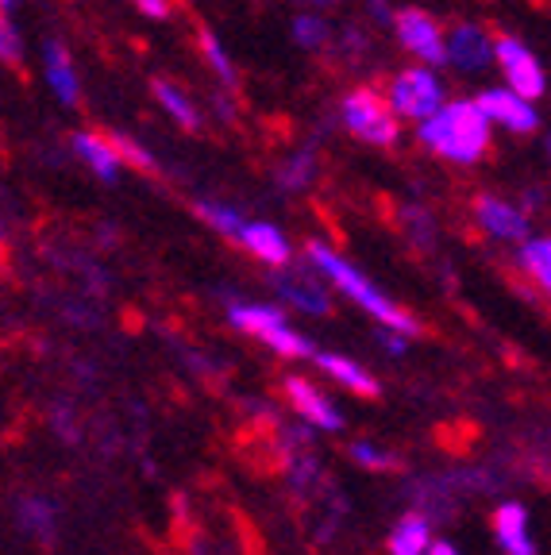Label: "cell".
<instances>
[{
	"mask_svg": "<svg viewBox=\"0 0 551 555\" xmlns=\"http://www.w3.org/2000/svg\"><path fill=\"white\" fill-rule=\"evenodd\" d=\"M490 120L474 101H448L439 113H432L424 124H417V139L432 155L448 158V163L471 166L490 151Z\"/></svg>",
	"mask_w": 551,
	"mask_h": 555,
	"instance_id": "6da1fadb",
	"label": "cell"
},
{
	"mask_svg": "<svg viewBox=\"0 0 551 555\" xmlns=\"http://www.w3.org/2000/svg\"><path fill=\"white\" fill-rule=\"evenodd\" d=\"M309 262L317 267L320 278H328V282H332L336 289H344V294L351 297L359 309H367L374 321L386 324V332H397V336H406V339L417 336V321H413V317H409L406 309H397V305L389 301L382 289H374L371 282H367V278H362L347 259H339V255L332 251L328 243H317V240L309 243Z\"/></svg>",
	"mask_w": 551,
	"mask_h": 555,
	"instance_id": "7a4b0ae2",
	"label": "cell"
},
{
	"mask_svg": "<svg viewBox=\"0 0 551 555\" xmlns=\"http://www.w3.org/2000/svg\"><path fill=\"white\" fill-rule=\"evenodd\" d=\"M228 321H232V328L247 332V336H255V339H262L267 347H274L278 356H285V359H309L312 356L309 339L293 328V324L285 321V312L274 309V305L240 301V305H232V309H228Z\"/></svg>",
	"mask_w": 551,
	"mask_h": 555,
	"instance_id": "3957f363",
	"label": "cell"
},
{
	"mask_svg": "<svg viewBox=\"0 0 551 555\" xmlns=\"http://www.w3.org/2000/svg\"><path fill=\"white\" fill-rule=\"evenodd\" d=\"M386 104H389V113L397 116V124L401 120L424 124L432 113H439V108L448 104V89H444V81H439L428 66H409V69H401V74H394Z\"/></svg>",
	"mask_w": 551,
	"mask_h": 555,
	"instance_id": "277c9868",
	"label": "cell"
},
{
	"mask_svg": "<svg viewBox=\"0 0 551 555\" xmlns=\"http://www.w3.org/2000/svg\"><path fill=\"white\" fill-rule=\"evenodd\" d=\"M339 120L355 139L371 143V147H389L397 143V116L389 113V104L374 89H351L339 101Z\"/></svg>",
	"mask_w": 551,
	"mask_h": 555,
	"instance_id": "5b68a950",
	"label": "cell"
},
{
	"mask_svg": "<svg viewBox=\"0 0 551 555\" xmlns=\"http://www.w3.org/2000/svg\"><path fill=\"white\" fill-rule=\"evenodd\" d=\"M494 62H498L509 93L525 96V101H533V104L548 93V74H543L540 59H536L533 47H525L521 39H513V35L494 39Z\"/></svg>",
	"mask_w": 551,
	"mask_h": 555,
	"instance_id": "8992f818",
	"label": "cell"
},
{
	"mask_svg": "<svg viewBox=\"0 0 551 555\" xmlns=\"http://www.w3.org/2000/svg\"><path fill=\"white\" fill-rule=\"evenodd\" d=\"M394 31H397V43L406 47L413 59H421L424 66H444V27L421 9H401L394 12Z\"/></svg>",
	"mask_w": 551,
	"mask_h": 555,
	"instance_id": "52a82bcc",
	"label": "cell"
},
{
	"mask_svg": "<svg viewBox=\"0 0 551 555\" xmlns=\"http://www.w3.org/2000/svg\"><path fill=\"white\" fill-rule=\"evenodd\" d=\"M478 108H483V116L490 120V128H505L513 131V135H533L536 128H540V113H536V104L525 101V96L509 93V89H486L483 96H478Z\"/></svg>",
	"mask_w": 551,
	"mask_h": 555,
	"instance_id": "ba28073f",
	"label": "cell"
},
{
	"mask_svg": "<svg viewBox=\"0 0 551 555\" xmlns=\"http://www.w3.org/2000/svg\"><path fill=\"white\" fill-rule=\"evenodd\" d=\"M444 62L463 74H478L494 62V39L478 24H456L444 31Z\"/></svg>",
	"mask_w": 551,
	"mask_h": 555,
	"instance_id": "9c48e42d",
	"label": "cell"
},
{
	"mask_svg": "<svg viewBox=\"0 0 551 555\" xmlns=\"http://www.w3.org/2000/svg\"><path fill=\"white\" fill-rule=\"evenodd\" d=\"M474 217H478L486 235H494V240H501V243H525L528 235H533L525 208L513 205V201L490 197V193L474 201Z\"/></svg>",
	"mask_w": 551,
	"mask_h": 555,
	"instance_id": "30bf717a",
	"label": "cell"
},
{
	"mask_svg": "<svg viewBox=\"0 0 551 555\" xmlns=\"http://www.w3.org/2000/svg\"><path fill=\"white\" fill-rule=\"evenodd\" d=\"M235 240H240L259 262H267V267H274V270L290 267V240H285L282 228H274L270 220H243Z\"/></svg>",
	"mask_w": 551,
	"mask_h": 555,
	"instance_id": "8fae6325",
	"label": "cell"
},
{
	"mask_svg": "<svg viewBox=\"0 0 551 555\" xmlns=\"http://www.w3.org/2000/svg\"><path fill=\"white\" fill-rule=\"evenodd\" d=\"M285 393H290L293 409L309 421L312 428H324V433H336L344 421H339V413L332 409V401L324 398V393L317 390V386H309L305 378H285Z\"/></svg>",
	"mask_w": 551,
	"mask_h": 555,
	"instance_id": "7c38bea8",
	"label": "cell"
},
{
	"mask_svg": "<svg viewBox=\"0 0 551 555\" xmlns=\"http://www.w3.org/2000/svg\"><path fill=\"white\" fill-rule=\"evenodd\" d=\"M494 537H498L501 552H509V555H536L533 532H528L525 505H517V502L498 505V513H494Z\"/></svg>",
	"mask_w": 551,
	"mask_h": 555,
	"instance_id": "4fadbf2b",
	"label": "cell"
},
{
	"mask_svg": "<svg viewBox=\"0 0 551 555\" xmlns=\"http://www.w3.org/2000/svg\"><path fill=\"white\" fill-rule=\"evenodd\" d=\"M43 74H47V86L54 89L62 104H78V66H74V54L66 51L62 43H43Z\"/></svg>",
	"mask_w": 551,
	"mask_h": 555,
	"instance_id": "5bb4252c",
	"label": "cell"
},
{
	"mask_svg": "<svg viewBox=\"0 0 551 555\" xmlns=\"http://www.w3.org/2000/svg\"><path fill=\"white\" fill-rule=\"evenodd\" d=\"M74 155L101 178V182H116L120 178V155H116L113 139L101 131H78L74 135Z\"/></svg>",
	"mask_w": 551,
	"mask_h": 555,
	"instance_id": "9a60e30c",
	"label": "cell"
},
{
	"mask_svg": "<svg viewBox=\"0 0 551 555\" xmlns=\"http://www.w3.org/2000/svg\"><path fill=\"white\" fill-rule=\"evenodd\" d=\"M278 294L305 312H328V294L320 289L317 274H309V270H290V274L278 278Z\"/></svg>",
	"mask_w": 551,
	"mask_h": 555,
	"instance_id": "2e32d148",
	"label": "cell"
},
{
	"mask_svg": "<svg viewBox=\"0 0 551 555\" xmlns=\"http://www.w3.org/2000/svg\"><path fill=\"white\" fill-rule=\"evenodd\" d=\"M312 359H317V366H324V371L332 374L339 386H347L351 393H359V398H379V382L362 371L359 363H351V359H344V356H312Z\"/></svg>",
	"mask_w": 551,
	"mask_h": 555,
	"instance_id": "e0dca14e",
	"label": "cell"
},
{
	"mask_svg": "<svg viewBox=\"0 0 551 555\" xmlns=\"http://www.w3.org/2000/svg\"><path fill=\"white\" fill-rule=\"evenodd\" d=\"M432 544L428 520L421 513H409V517L397 520V529L389 532V552L394 555H424Z\"/></svg>",
	"mask_w": 551,
	"mask_h": 555,
	"instance_id": "ac0fdd59",
	"label": "cell"
},
{
	"mask_svg": "<svg viewBox=\"0 0 551 555\" xmlns=\"http://www.w3.org/2000/svg\"><path fill=\"white\" fill-rule=\"evenodd\" d=\"M155 96H158V104H163V113L170 116V120H178L181 128H197V124H201L197 104H193V96L185 93L181 86L158 78L155 81Z\"/></svg>",
	"mask_w": 551,
	"mask_h": 555,
	"instance_id": "d6986e66",
	"label": "cell"
},
{
	"mask_svg": "<svg viewBox=\"0 0 551 555\" xmlns=\"http://www.w3.org/2000/svg\"><path fill=\"white\" fill-rule=\"evenodd\" d=\"M517 262L540 289L551 286V243L543 240V235H528V240L521 243V259Z\"/></svg>",
	"mask_w": 551,
	"mask_h": 555,
	"instance_id": "ffe728a7",
	"label": "cell"
},
{
	"mask_svg": "<svg viewBox=\"0 0 551 555\" xmlns=\"http://www.w3.org/2000/svg\"><path fill=\"white\" fill-rule=\"evenodd\" d=\"M317 182V151L312 147H302L293 151L282 166H278V185L282 190H305V185Z\"/></svg>",
	"mask_w": 551,
	"mask_h": 555,
	"instance_id": "44dd1931",
	"label": "cell"
},
{
	"mask_svg": "<svg viewBox=\"0 0 551 555\" xmlns=\"http://www.w3.org/2000/svg\"><path fill=\"white\" fill-rule=\"evenodd\" d=\"M293 43L302 47V51H324L332 43V27L317 12H305V16L293 20Z\"/></svg>",
	"mask_w": 551,
	"mask_h": 555,
	"instance_id": "7402d4cb",
	"label": "cell"
},
{
	"mask_svg": "<svg viewBox=\"0 0 551 555\" xmlns=\"http://www.w3.org/2000/svg\"><path fill=\"white\" fill-rule=\"evenodd\" d=\"M197 217L205 220L208 228H216L220 235H240L243 228V217H240V208L232 205H220V201H197Z\"/></svg>",
	"mask_w": 551,
	"mask_h": 555,
	"instance_id": "603a6c76",
	"label": "cell"
},
{
	"mask_svg": "<svg viewBox=\"0 0 551 555\" xmlns=\"http://www.w3.org/2000/svg\"><path fill=\"white\" fill-rule=\"evenodd\" d=\"M201 51H205V59H208V66H213L216 78L232 89L235 86V66H232V54H228V47L220 43L213 31H201Z\"/></svg>",
	"mask_w": 551,
	"mask_h": 555,
	"instance_id": "cb8c5ba5",
	"label": "cell"
},
{
	"mask_svg": "<svg viewBox=\"0 0 551 555\" xmlns=\"http://www.w3.org/2000/svg\"><path fill=\"white\" fill-rule=\"evenodd\" d=\"M20 520H24V529L35 532V537H51V529H54L51 502H43V498H27V502H20Z\"/></svg>",
	"mask_w": 551,
	"mask_h": 555,
	"instance_id": "d4e9b609",
	"label": "cell"
},
{
	"mask_svg": "<svg viewBox=\"0 0 551 555\" xmlns=\"http://www.w3.org/2000/svg\"><path fill=\"white\" fill-rule=\"evenodd\" d=\"M20 59H24V39H20L9 12H0V62H20Z\"/></svg>",
	"mask_w": 551,
	"mask_h": 555,
	"instance_id": "484cf974",
	"label": "cell"
},
{
	"mask_svg": "<svg viewBox=\"0 0 551 555\" xmlns=\"http://www.w3.org/2000/svg\"><path fill=\"white\" fill-rule=\"evenodd\" d=\"M113 147H116V155H120V163H136L139 170H151V166H155V158H151V151H146L143 143H136V139H128V135H113Z\"/></svg>",
	"mask_w": 551,
	"mask_h": 555,
	"instance_id": "4316f807",
	"label": "cell"
},
{
	"mask_svg": "<svg viewBox=\"0 0 551 555\" xmlns=\"http://www.w3.org/2000/svg\"><path fill=\"white\" fill-rule=\"evenodd\" d=\"M351 455L362 463V467H371V470H386V467H394V460H389L386 451L371 448V443H355V448H351Z\"/></svg>",
	"mask_w": 551,
	"mask_h": 555,
	"instance_id": "83f0119b",
	"label": "cell"
},
{
	"mask_svg": "<svg viewBox=\"0 0 551 555\" xmlns=\"http://www.w3.org/2000/svg\"><path fill=\"white\" fill-rule=\"evenodd\" d=\"M143 16H151V20H166L170 16V0H131Z\"/></svg>",
	"mask_w": 551,
	"mask_h": 555,
	"instance_id": "f1b7e54d",
	"label": "cell"
},
{
	"mask_svg": "<svg viewBox=\"0 0 551 555\" xmlns=\"http://www.w3.org/2000/svg\"><path fill=\"white\" fill-rule=\"evenodd\" d=\"M379 339H382V347H386L389 356H401V351L409 347V339H406V336H397V332H382Z\"/></svg>",
	"mask_w": 551,
	"mask_h": 555,
	"instance_id": "f546056e",
	"label": "cell"
},
{
	"mask_svg": "<svg viewBox=\"0 0 551 555\" xmlns=\"http://www.w3.org/2000/svg\"><path fill=\"white\" fill-rule=\"evenodd\" d=\"M424 555H459V552L448 544V540H439V544H428V552H424Z\"/></svg>",
	"mask_w": 551,
	"mask_h": 555,
	"instance_id": "4dcf8cb0",
	"label": "cell"
},
{
	"mask_svg": "<svg viewBox=\"0 0 551 555\" xmlns=\"http://www.w3.org/2000/svg\"><path fill=\"white\" fill-rule=\"evenodd\" d=\"M371 12H374V16H382V20H394V12H389L382 0H371Z\"/></svg>",
	"mask_w": 551,
	"mask_h": 555,
	"instance_id": "1f68e13d",
	"label": "cell"
},
{
	"mask_svg": "<svg viewBox=\"0 0 551 555\" xmlns=\"http://www.w3.org/2000/svg\"><path fill=\"white\" fill-rule=\"evenodd\" d=\"M302 4H309V9H332V4H339V0H302Z\"/></svg>",
	"mask_w": 551,
	"mask_h": 555,
	"instance_id": "d6a6232c",
	"label": "cell"
},
{
	"mask_svg": "<svg viewBox=\"0 0 551 555\" xmlns=\"http://www.w3.org/2000/svg\"><path fill=\"white\" fill-rule=\"evenodd\" d=\"M9 4H16V0H0V12H9Z\"/></svg>",
	"mask_w": 551,
	"mask_h": 555,
	"instance_id": "836d02e7",
	"label": "cell"
}]
</instances>
